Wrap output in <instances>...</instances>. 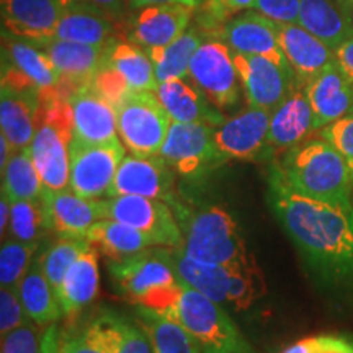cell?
<instances>
[{
	"label": "cell",
	"mask_w": 353,
	"mask_h": 353,
	"mask_svg": "<svg viewBox=\"0 0 353 353\" xmlns=\"http://www.w3.org/2000/svg\"><path fill=\"white\" fill-rule=\"evenodd\" d=\"M107 268L120 296L134 306L170 316L182 290L172 262V247L156 245L126 259H107Z\"/></svg>",
	"instance_id": "3957f363"
},
{
	"label": "cell",
	"mask_w": 353,
	"mask_h": 353,
	"mask_svg": "<svg viewBox=\"0 0 353 353\" xmlns=\"http://www.w3.org/2000/svg\"><path fill=\"white\" fill-rule=\"evenodd\" d=\"M2 190L12 201L34 200L43 195V180L30 149L15 151L2 170Z\"/></svg>",
	"instance_id": "d590c367"
},
{
	"label": "cell",
	"mask_w": 353,
	"mask_h": 353,
	"mask_svg": "<svg viewBox=\"0 0 353 353\" xmlns=\"http://www.w3.org/2000/svg\"><path fill=\"white\" fill-rule=\"evenodd\" d=\"M74 0H0L3 32L41 44L54 37L61 17Z\"/></svg>",
	"instance_id": "5bb4252c"
},
{
	"label": "cell",
	"mask_w": 353,
	"mask_h": 353,
	"mask_svg": "<svg viewBox=\"0 0 353 353\" xmlns=\"http://www.w3.org/2000/svg\"><path fill=\"white\" fill-rule=\"evenodd\" d=\"M172 262L180 281L216 303L228 304L229 278H231L229 267L192 259L185 254L182 245L172 247Z\"/></svg>",
	"instance_id": "4dcf8cb0"
},
{
	"label": "cell",
	"mask_w": 353,
	"mask_h": 353,
	"mask_svg": "<svg viewBox=\"0 0 353 353\" xmlns=\"http://www.w3.org/2000/svg\"><path fill=\"white\" fill-rule=\"evenodd\" d=\"M304 90L314 114V131L341 120L353 110V82L335 61L317 74Z\"/></svg>",
	"instance_id": "ffe728a7"
},
{
	"label": "cell",
	"mask_w": 353,
	"mask_h": 353,
	"mask_svg": "<svg viewBox=\"0 0 353 353\" xmlns=\"http://www.w3.org/2000/svg\"><path fill=\"white\" fill-rule=\"evenodd\" d=\"M19 293L26 314L39 327L54 324L64 314L59 296L44 275L39 257L33 259L25 276L21 278Z\"/></svg>",
	"instance_id": "f546056e"
},
{
	"label": "cell",
	"mask_w": 353,
	"mask_h": 353,
	"mask_svg": "<svg viewBox=\"0 0 353 353\" xmlns=\"http://www.w3.org/2000/svg\"><path fill=\"white\" fill-rule=\"evenodd\" d=\"M174 213L183 232L185 254L200 262L236 267L254 260L247 250L239 224L228 210L218 205L190 211L175 200Z\"/></svg>",
	"instance_id": "277c9868"
},
{
	"label": "cell",
	"mask_w": 353,
	"mask_h": 353,
	"mask_svg": "<svg viewBox=\"0 0 353 353\" xmlns=\"http://www.w3.org/2000/svg\"><path fill=\"white\" fill-rule=\"evenodd\" d=\"M0 234H2V241H6V231L10 228L12 218V200L2 190V198H0Z\"/></svg>",
	"instance_id": "db71d44e"
},
{
	"label": "cell",
	"mask_w": 353,
	"mask_h": 353,
	"mask_svg": "<svg viewBox=\"0 0 353 353\" xmlns=\"http://www.w3.org/2000/svg\"><path fill=\"white\" fill-rule=\"evenodd\" d=\"M255 10L276 23H298L299 0H255Z\"/></svg>",
	"instance_id": "c3c4849f"
},
{
	"label": "cell",
	"mask_w": 353,
	"mask_h": 353,
	"mask_svg": "<svg viewBox=\"0 0 353 353\" xmlns=\"http://www.w3.org/2000/svg\"><path fill=\"white\" fill-rule=\"evenodd\" d=\"M85 237L99 252L112 260L126 259L157 245L148 234L110 218L95 223Z\"/></svg>",
	"instance_id": "1f68e13d"
},
{
	"label": "cell",
	"mask_w": 353,
	"mask_h": 353,
	"mask_svg": "<svg viewBox=\"0 0 353 353\" xmlns=\"http://www.w3.org/2000/svg\"><path fill=\"white\" fill-rule=\"evenodd\" d=\"M13 152H15V149H13L10 141H8L3 134L0 136V169L3 170V167L7 165L8 159L12 157Z\"/></svg>",
	"instance_id": "9f6ffc18"
},
{
	"label": "cell",
	"mask_w": 353,
	"mask_h": 353,
	"mask_svg": "<svg viewBox=\"0 0 353 353\" xmlns=\"http://www.w3.org/2000/svg\"><path fill=\"white\" fill-rule=\"evenodd\" d=\"M175 172L161 156H125L107 196L136 195L172 201Z\"/></svg>",
	"instance_id": "4fadbf2b"
},
{
	"label": "cell",
	"mask_w": 353,
	"mask_h": 353,
	"mask_svg": "<svg viewBox=\"0 0 353 353\" xmlns=\"http://www.w3.org/2000/svg\"><path fill=\"white\" fill-rule=\"evenodd\" d=\"M59 348L61 353H112L99 319L77 334H61Z\"/></svg>",
	"instance_id": "7bdbcfd3"
},
{
	"label": "cell",
	"mask_w": 353,
	"mask_h": 353,
	"mask_svg": "<svg viewBox=\"0 0 353 353\" xmlns=\"http://www.w3.org/2000/svg\"><path fill=\"white\" fill-rule=\"evenodd\" d=\"M203 2V0H198V3H201Z\"/></svg>",
	"instance_id": "91938a15"
},
{
	"label": "cell",
	"mask_w": 353,
	"mask_h": 353,
	"mask_svg": "<svg viewBox=\"0 0 353 353\" xmlns=\"http://www.w3.org/2000/svg\"><path fill=\"white\" fill-rule=\"evenodd\" d=\"M234 63L249 107L273 112L298 85L290 65H281L268 57L234 52Z\"/></svg>",
	"instance_id": "8fae6325"
},
{
	"label": "cell",
	"mask_w": 353,
	"mask_h": 353,
	"mask_svg": "<svg viewBox=\"0 0 353 353\" xmlns=\"http://www.w3.org/2000/svg\"><path fill=\"white\" fill-rule=\"evenodd\" d=\"M126 145L120 138L87 143L72 136L69 143V188L85 198L108 195Z\"/></svg>",
	"instance_id": "52a82bcc"
},
{
	"label": "cell",
	"mask_w": 353,
	"mask_h": 353,
	"mask_svg": "<svg viewBox=\"0 0 353 353\" xmlns=\"http://www.w3.org/2000/svg\"><path fill=\"white\" fill-rule=\"evenodd\" d=\"M321 136L342 154L353 176V110L341 120L322 128Z\"/></svg>",
	"instance_id": "bcb514c9"
},
{
	"label": "cell",
	"mask_w": 353,
	"mask_h": 353,
	"mask_svg": "<svg viewBox=\"0 0 353 353\" xmlns=\"http://www.w3.org/2000/svg\"><path fill=\"white\" fill-rule=\"evenodd\" d=\"M283 353H309V342H307V339H306V341L293 343V345L286 348Z\"/></svg>",
	"instance_id": "6f0895ef"
},
{
	"label": "cell",
	"mask_w": 353,
	"mask_h": 353,
	"mask_svg": "<svg viewBox=\"0 0 353 353\" xmlns=\"http://www.w3.org/2000/svg\"><path fill=\"white\" fill-rule=\"evenodd\" d=\"M117 21L97 7L83 0H74L61 17L52 38L105 48L117 39Z\"/></svg>",
	"instance_id": "4316f807"
},
{
	"label": "cell",
	"mask_w": 353,
	"mask_h": 353,
	"mask_svg": "<svg viewBox=\"0 0 353 353\" xmlns=\"http://www.w3.org/2000/svg\"><path fill=\"white\" fill-rule=\"evenodd\" d=\"M33 322L20 299L19 286H0V334L6 335Z\"/></svg>",
	"instance_id": "ee69618b"
},
{
	"label": "cell",
	"mask_w": 353,
	"mask_h": 353,
	"mask_svg": "<svg viewBox=\"0 0 353 353\" xmlns=\"http://www.w3.org/2000/svg\"><path fill=\"white\" fill-rule=\"evenodd\" d=\"M314 131V114L304 87L296 85L293 92L272 112L268 145L270 149H288L303 143Z\"/></svg>",
	"instance_id": "484cf974"
},
{
	"label": "cell",
	"mask_w": 353,
	"mask_h": 353,
	"mask_svg": "<svg viewBox=\"0 0 353 353\" xmlns=\"http://www.w3.org/2000/svg\"><path fill=\"white\" fill-rule=\"evenodd\" d=\"M2 61L30 79L43 97L63 95V79L51 59L37 44L2 32Z\"/></svg>",
	"instance_id": "d4e9b609"
},
{
	"label": "cell",
	"mask_w": 353,
	"mask_h": 353,
	"mask_svg": "<svg viewBox=\"0 0 353 353\" xmlns=\"http://www.w3.org/2000/svg\"><path fill=\"white\" fill-rule=\"evenodd\" d=\"M339 6L343 10V13L350 19V21L353 23V0H337Z\"/></svg>",
	"instance_id": "680465c9"
},
{
	"label": "cell",
	"mask_w": 353,
	"mask_h": 353,
	"mask_svg": "<svg viewBox=\"0 0 353 353\" xmlns=\"http://www.w3.org/2000/svg\"><path fill=\"white\" fill-rule=\"evenodd\" d=\"M61 332L54 324L48 325L41 335V353H61L59 348Z\"/></svg>",
	"instance_id": "f5cc1de1"
},
{
	"label": "cell",
	"mask_w": 353,
	"mask_h": 353,
	"mask_svg": "<svg viewBox=\"0 0 353 353\" xmlns=\"http://www.w3.org/2000/svg\"><path fill=\"white\" fill-rule=\"evenodd\" d=\"M268 205L286 236L309 267L324 280H353V205H337L299 195L273 165L268 176Z\"/></svg>",
	"instance_id": "6da1fadb"
},
{
	"label": "cell",
	"mask_w": 353,
	"mask_h": 353,
	"mask_svg": "<svg viewBox=\"0 0 353 353\" xmlns=\"http://www.w3.org/2000/svg\"><path fill=\"white\" fill-rule=\"evenodd\" d=\"M276 170L283 182L299 195L314 200L352 205V170L332 144L322 139H304L288 149Z\"/></svg>",
	"instance_id": "7a4b0ae2"
},
{
	"label": "cell",
	"mask_w": 353,
	"mask_h": 353,
	"mask_svg": "<svg viewBox=\"0 0 353 353\" xmlns=\"http://www.w3.org/2000/svg\"><path fill=\"white\" fill-rule=\"evenodd\" d=\"M8 231L17 241L39 242L48 231H52L48 198L43 195L34 200L12 201V218Z\"/></svg>",
	"instance_id": "8d00e7d4"
},
{
	"label": "cell",
	"mask_w": 353,
	"mask_h": 353,
	"mask_svg": "<svg viewBox=\"0 0 353 353\" xmlns=\"http://www.w3.org/2000/svg\"><path fill=\"white\" fill-rule=\"evenodd\" d=\"M99 250L94 245L85 250L69 272L65 273L57 296L65 316H74L83 307H87L99 294L100 270H99Z\"/></svg>",
	"instance_id": "83f0119b"
},
{
	"label": "cell",
	"mask_w": 353,
	"mask_h": 353,
	"mask_svg": "<svg viewBox=\"0 0 353 353\" xmlns=\"http://www.w3.org/2000/svg\"><path fill=\"white\" fill-rule=\"evenodd\" d=\"M252 8H255V0H203L196 26L205 34H216L232 15Z\"/></svg>",
	"instance_id": "b9f144b4"
},
{
	"label": "cell",
	"mask_w": 353,
	"mask_h": 353,
	"mask_svg": "<svg viewBox=\"0 0 353 353\" xmlns=\"http://www.w3.org/2000/svg\"><path fill=\"white\" fill-rule=\"evenodd\" d=\"M105 63L113 65L123 77L126 79L131 90H151L156 92L159 85L156 69L148 51L139 44L121 39H113L105 48Z\"/></svg>",
	"instance_id": "d6a6232c"
},
{
	"label": "cell",
	"mask_w": 353,
	"mask_h": 353,
	"mask_svg": "<svg viewBox=\"0 0 353 353\" xmlns=\"http://www.w3.org/2000/svg\"><path fill=\"white\" fill-rule=\"evenodd\" d=\"M108 218L148 234L161 247L183 245V232L165 201L136 195L107 196Z\"/></svg>",
	"instance_id": "30bf717a"
},
{
	"label": "cell",
	"mask_w": 353,
	"mask_h": 353,
	"mask_svg": "<svg viewBox=\"0 0 353 353\" xmlns=\"http://www.w3.org/2000/svg\"><path fill=\"white\" fill-rule=\"evenodd\" d=\"M180 283L182 290L169 317L195 337L203 353H254L219 303Z\"/></svg>",
	"instance_id": "5b68a950"
},
{
	"label": "cell",
	"mask_w": 353,
	"mask_h": 353,
	"mask_svg": "<svg viewBox=\"0 0 353 353\" xmlns=\"http://www.w3.org/2000/svg\"><path fill=\"white\" fill-rule=\"evenodd\" d=\"M38 242H21L17 239L2 241L0 247V286H19L21 278L33 262Z\"/></svg>",
	"instance_id": "60d3db41"
},
{
	"label": "cell",
	"mask_w": 353,
	"mask_h": 353,
	"mask_svg": "<svg viewBox=\"0 0 353 353\" xmlns=\"http://www.w3.org/2000/svg\"><path fill=\"white\" fill-rule=\"evenodd\" d=\"M213 126L203 123L172 121L161 156L176 175L201 176L224 162L213 139Z\"/></svg>",
	"instance_id": "9c48e42d"
},
{
	"label": "cell",
	"mask_w": 353,
	"mask_h": 353,
	"mask_svg": "<svg viewBox=\"0 0 353 353\" xmlns=\"http://www.w3.org/2000/svg\"><path fill=\"white\" fill-rule=\"evenodd\" d=\"M99 319L107 332L112 353H156L151 339L134 317L130 319L114 311H105Z\"/></svg>",
	"instance_id": "74e56055"
},
{
	"label": "cell",
	"mask_w": 353,
	"mask_h": 353,
	"mask_svg": "<svg viewBox=\"0 0 353 353\" xmlns=\"http://www.w3.org/2000/svg\"><path fill=\"white\" fill-rule=\"evenodd\" d=\"M134 319L149 335L156 353H203L200 343L183 325L161 312L136 306Z\"/></svg>",
	"instance_id": "836d02e7"
},
{
	"label": "cell",
	"mask_w": 353,
	"mask_h": 353,
	"mask_svg": "<svg viewBox=\"0 0 353 353\" xmlns=\"http://www.w3.org/2000/svg\"><path fill=\"white\" fill-rule=\"evenodd\" d=\"M195 7L183 3H156L136 8L130 19L128 39L144 50L161 48L187 32Z\"/></svg>",
	"instance_id": "2e32d148"
},
{
	"label": "cell",
	"mask_w": 353,
	"mask_h": 353,
	"mask_svg": "<svg viewBox=\"0 0 353 353\" xmlns=\"http://www.w3.org/2000/svg\"><path fill=\"white\" fill-rule=\"evenodd\" d=\"M276 34L286 61L296 76L298 85L306 87L317 74L332 64L335 54L316 34L299 23H276Z\"/></svg>",
	"instance_id": "ac0fdd59"
},
{
	"label": "cell",
	"mask_w": 353,
	"mask_h": 353,
	"mask_svg": "<svg viewBox=\"0 0 353 353\" xmlns=\"http://www.w3.org/2000/svg\"><path fill=\"white\" fill-rule=\"evenodd\" d=\"M309 353H353V343L339 335H319L307 339Z\"/></svg>",
	"instance_id": "681fc988"
},
{
	"label": "cell",
	"mask_w": 353,
	"mask_h": 353,
	"mask_svg": "<svg viewBox=\"0 0 353 353\" xmlns=\"http://www.w3.org/2000/svg\"><path fill=\"white\" fill-rule=\"evenodd\" d=\"M51 214L52 231L61 237H85L100 219L108 218L107 201L85 198L72 190L51 192L44 188Z\"/></svg>",
	"instance_id": "7402d4cb"
},
{
	"label": "cell",
	"mask_w": 353,
	"mask_h": 353,
	"mask_svg": "<svg viewBox=\"0 0 353 353\" xmlns=\"http://www.w3.org/2000/svg\"><path fill=\"white\" fill-rule=\"evenodd\" d=\"M72 112L74 136L87 143H105L118 138L117 107L90 83L77 88L68 99Z\"/></svg>",
	"instance_id": "44dd1931"
},
{
	"label": "cell",
	"mask_w": 353,
	"mask_h": 353,
	"mask_svg": "<svg viewBox=\"0 0 353 353\" xmlns=\"http://www.w3.org/2000/svg\"><path fill=\"white\" fill-rule=\"evenodd\" d=\"M213 37L223 39L234 52L263 56L281 65H290L278 41L275 21L257 10H247L232 17Z\"/></svg>",
	"instance_id": "9a60e30c"
},
{
	"label": "cell",
	"mask_w": 353,
	"mask_h": 353,
	"mask_svg": "<svg viewBox=\"0 0 353 353\" xmlns=\"http://www.w3.org/2000/svg\"><path fill=\"white\" fill-rule=\"evenodd\" d=\"M51 59L61 79H63V95L69 99L70 94L92 82L105 56L107 46H92L65 39L51 38L37 44Z\"/></svg>",
	"instance_id": "d6986e66"
},
{
	"label": "cell",
	"mask_w": 353,
	"mask_h": 353,
	"mask_svg": "<svg viewBox=\"0 0 353 353\" xmlns=\"http://www.w3.org/2000/svg\"><path fill=\"white\" fill-rule=\"evenodd\" d=\"M272 112L249 107L213 130V139L224 161H257L270 151L268 130Z\"/></svg>",
	"instance_id": "7c38bea8"
},
{
	"label": "cell",
	"mask_w": 353,
	"mask_h": 353,
	"mask_svg": "<svg viewBox=\"0 0 353 353\" xmlns=\"http://www.w3.org/2000/svg\"><path fill=\"white\" fill-rule=\"evenodd\" d=\"M90 85L94 87L101 97H105L110 103H113L114 107H118L123 101V99L131 92L126 79L123 77L113 65L105 63V61H101L100 68L95 72L94 79H92Z\"/></svg>",
	"instance_id": "f6af8a7d"
},
{
	"label": "cell",
	"mask_w": 353,
	"mask_h": 353,
	"mask_svg": "<svg viewBox=\"0 0 353 353\" xmlns=\"http://www.w3.org/2000/svg\"><path fill=\"white\" fill-rule=\"evenodd\" d=\"M335 63L343 70V74L353 82V37L343 41L337 50H334Z\"/></svg>",
	"instance_id": "816d5d0a"
},
{
	"label": "cell",
	"mask_w": 353,
	"mask_h": 353,
	"mask_svg": "<svg viewBox=\"0 0 353 353\" xmlns=\"http://www.w3.org/2000/svg\"><path fill=\"white\" fill-rule=\"evenodd\" d=\"M2 353H41V337L33 322L2 335Z\"/></svg>",
	"instance_id": "7dc6e473"
},
{
	"label": "cell",
	"mask_w": 353,
	"mask_h": 353,
	"mask_svg": "<svg viewBox=\"0 0 353 353\" xmlns=\"http://www.w3.org/2000/svg\"><path fill=\"white\" fill-rule=\"evenodd\" d=\"M157 99L164 105L172 121L203 123V125L219 126L224 123L221 110L187 79H175L159 83L156 88Z\"/></svg>",
	"instance_id": "cb8c5ba5"
},
{
	"label": "cell",
	"mask_w": 353,
	"mask_h": 353,
	"mask_svg": "<svg viewBox=\"0 0 353 353\" xmlns=\"http://www.w3.org/2000/svg\"><path fill=\"white\" fill-rule=\"evenodd\" d=\"M90 247L92 244L87 237H61L44 250V254L39 257V263L56 293L63 285L69 268Z\"/></svg>",
	"instance_id": "f35d334b"
},
{
	"label": "cell",
	"mask_w": 353,
	"mask_h": 353,
	"mask_svg": "<svg viewBox=\"0 0 353 353\" xmlns=\"http://www.w3.org/2000/svg\"><path fill=\"white\" fill-rule=\"evenodd\" d=\"M229 270H231V278H229L228 304L234 311H245L252 307L267 290L257 260L254 259L247 263L229 267Z\"/></svg>",
	"instance_id": "ab89813d"
},
{
	"label": "cell",
	"mask_w": 353,
	"mask_h": 353,
	"mask_svg": "<svg viewBox=\"0 0 353 353\" xmlns=\"http://www.w3.org/2000/svg\"><path fill=\"white\" fill-rule=\"evenodd\" d=\"M203 39H205V33L198 26H188L187 32L167 46L145 50L156 69L157 82L162 83L175 81V79H188L190 63Z\"/></svg>",
	"instance_id": "e575fe53"
},
{
	"label": "cell",
	"mask_w": 353,
	"mask_h": 353,
	"mask_svg": "<svg viewBox=\"0 0 353 353\" xmlns=\"http://www.w3.org/2000/svg\"><path fill=\"white\" fill-rule=\"evenodd\" d=\"M190 81L219 110L236 107L241 99L242 83L234 63V52L223 39L213 34H205L193 56Z\"/></svg>",
	"instance_id": "ba28073f"
},
{
	"label": "cell",
	"mask_w": 353,
	"mask_h": 353,
	"mask_svg": "<svg viewBox=\"0 0 353 353\" xmlns=\"http://www.w3.org/2000/svg\"><path fill=\"white\" fill-rule=\"evenodd\" d=\"M41 94L33 90H19L2 83L0 90V126L2 134L10 141L15 151L28 149L38 131Z\"/></svg>",
	"instance_id": "603a6c76"
},
{
	"label": "cell",
	"mask_w": 353,
	"mask_h": 353,
	"mask_svg": "<svg viewBox=\"0 0 353 353\" xmlns=\"http://www.w3.org/2000/svg\"><path fill=\"white\" fill-rule=\"evenodd\" d=\"M156 3H183V6L196 7L198 0H130L131 8H141L148 6H156Z\"/></svg>",
	"instance_id": "11a10c76"
},
{
	"label": "cell",
	"mask_w": 353,
	"mask_h": 353,
	"mask_svg": "<svg viewBox=\"0 0 353 353\" xmlns=\"http://www.w3.org/2000/svg\"><path fill=\"white\" fill-rule=\"evenodd\" d=\"M83 2L97 7L113 21H117L118 25L125 21L128 7H131L130 0H83Z\"/></svg>",
	"instance_id": "f907efd6"
},
{
	"label": "cell",
	"mask_w": 353,
	"mask_h": 353,
	"mask_svg": "<svg viewBox=\"0 0 353 353\" xmlns=\"http://www.w3.org/2000/svg\"><path fill=\"white\" fill-rule=\"evenodd\" d=\"M72 136V126L41 121L28 148L44 188L51 192L69 188V143Z\"/></svg>",
	"instance_id": "e0dca14e"
},
{
	"label": "cell",
	"mask_w": 353,
	"mask_h": 353,
	"mask_svg": "<svg viewBox=\"0 0 353 353\" xmlns=\"http://www.w3.org/2000/svg\"><path fill=\"white\" fill-rule=\"evenodd\" d=\"M118 134L136 156H159L169 134L172 118L156 92L131 90L117 107Z\"/></svg>",
	"instance_id": "8992f818"
},
{
	"label": "cell",
	"mask_w": 353,
	"mask_h": 353,
	"mask_svg": "<svg viewBox=\"0 0 353 353\" xmlns=\"http://www.w3.org/2000/svg\"><path fill=\"white\" fill-rule=\"evenodd\" d=\"M298 23L332 50L353 37V23L337 0H299Z\"/></svg>",
	"instance_id": "f1b7e54d"
}]
</instances>
